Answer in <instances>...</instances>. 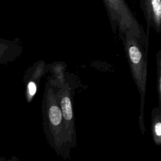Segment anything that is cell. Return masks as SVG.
Wrapping results in <instances>:
<instances>
[{
    "label": "cell",
    "mask_w": 161,
    "mask_h": 161,
    "mask_svg": "<svg viewBox=\"0 0 161 161\" xmlns=\"http://www.w3.org/2000/svg\"><path fill=\"white\" fill-rule=\"evenodd\" d=\"M42 111L43 131L48 145L58 155L64 159H70V150L66 142L62 114L55 86L50 77H48L45 86Z\"/></svg>",
    "instance_id": "6da1fadb"
},
{
    "label": "cell",
    "mask_w": 161,
    "mask_h": 161,
    "mask_svg": "<svg viewBox=\"0 0 161 161\" xmlns=\"http://www.w3.org/2000/svg\"><path fill=\"white\" fill-rule=\"evenodd\" d=\"M123 42L131 74L140 95L138 121L141 133L143 135L146 131L144 125V105L147 77V52L143 50L140 41L129 32L123 34Z\"/></svg>",
    "instance_id": "7a4b0ae2"
},
{
    "label": "cell",
    "mask_w": 161,
    "mask_h": 161,
    "mask_svg": "<svg viewBox=\"0 0 161 161\" xmlns=\"http://www.w3.org/2000/svg\"><path fill=\"white\" fill-rule=\"evenodd\" d=\"M53 84L55 88L57 99L62 114L67 145L69 150H70L76 147L75 121L72 104L74 89L72 87L70 84L67 80L64 83L60 85Z\"/></svg>",
    "instance_id": "3957f363"
},
{
    "label": "cell",
    "mask_w": 161,
    "mask_h": 161,
    "mask_svg": "<svg viewBox=\"0 0 161 161\" xmlns=\"http://www.w3.org/2000/svg\"><path fill=\"white\" fill-rule=\"evenodd\" d=\"M110 19L116 23L122 35L129 32L140 42L145 34L132 12L124 0H103Z\"/></svg>",
    "instance_id": "277c9868"
},
{
    "label": "cell",
    "mask_w": 161,
    "mask_h": 161,
    "mask_svg": "<svg viewBox=\"0 0 161 161\" xmlns=\"http://www.w3.org/2000/svg\"><path fill=\"white\" fill-rule=\"evenodd\" d=\"M147 21L157 32L161 25V0H145Z\"/></svg>",
    "instance_id": "5b68a950"
},
{
    "label": "cell",
    "mask_w": 161,
    "mask_h": 161,
    "mask_svg": "<svg viewBox=\"0 0 161 161\" xmlns=\"http://www.w3.org/2000/svg\"><path fill=\"white\" fill-rule=\"evenodd\" d=\"M152 136L155 144L161 145V108L155 107L151 113Z\"/></svg>",
    "instance_id": "8992f818"
},
{
    "label": "cell",
    "mask_w": 161,
    "mask_h": 161,
    "mask_svg": "<svg viewBox=\"0 0 161 161\" xmlns=\"http://www.w3.org/2000/svg\"><path fill=\"white\" fill-rule=\"evenodd\" d=\"M19 50V47L15 42L0 38V60L14 55Z\"/></svg>",
    "instance_id": "52a82bcc"
},
{
    "label": "cell",
    "mask_w": 161,
    "mask_h": 161,
    "mask_svg": "<svg viewBox=\"0 0 161 161\" xmlns=\"http://www.w3.org/2000/svg\"><path fill=\"white\" fill-rule=\"evenodd\" d=\"M157 79H156V91L158 96V107L161 108V51L157 53Z\"/></svg>",
    "instance_id": "ba28073f"
},
{
    "label": "cell",
    "mask_w": 161,
    "mask_h": 161,
    "mask_svg": "<svg viewBox=\"0 0 161 161\" xmlns=\"http://www.w3.org/2000/svg\"><path fill=\"white\" fill-rule=\"evenodd\" d=\"M27 91H28V94L29 96V99H31L35 94H36V89H37V86L36 84V82L34 81H30L28 86H27Z\"/></svg>",
    "instance_id": "9c48e42d"
}]
</instances>
